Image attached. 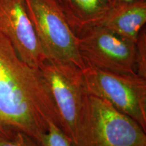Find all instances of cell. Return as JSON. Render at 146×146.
Here are the masks:
<instances>
[{
  "instance_id": "obj_3",
  "label": "cell",
  "mask_w": 146,
  "mask_h": 146,
  "mask_svg": "<svg viewBox=\"0 0 146 146\" xmlns=\"http://www.w3.org/2000/svg\"><path fill=\"white\" fill-rule=\"evenodd\" d=\"M39 70L57 110L62 129L73 142L89 96L83 70L73 64L47 58Z\"/></svg>"
},
{
  "instance_id": "obj_11",
  "label": "cell",
  "mask_w": 146,
  "mask_h": 146,
  "mask_svg": "<svg viewBox=\"0 0 146 146\" xmlns=\"http://www.w3.org/2000/svg\"><path fill=\"white\" fill-rule=\"evenodd\" d=\"M135 71L136 74L146 78V33L143 28L139 34L135 42Z\"/></svg>"
},
{
  "instance_id": "obj_6",
  "label": "cell",
  "mask_w": 146,
  "mask_h": 146,
  "mask_svg": "<svg viewBox=\"0 0 146 146\" xmlns=\"http://www.w3.org/2000/svg\"><path fill=\"white\" fill-rule=\"evenodd\" d=\"M76 36L85 65L111 72L137 74L135 43L98 26L83 29Z\"/></svg>"
},
{
  "instance_id": "obj_13",
  "label": "cell",
  "mask_w": 146,
  "mask_h": 146,
  "mask_svg": "<svg viewBox=\"0 0 146 146\" xmlns=\"http://www.w3.org/2000/svg\"><path fill=\"white\" fill-rule=\"evenodd\" d=\"M124 1H131V0H124Z\"/></svg>"
},
{
  "instance_id": "obj_5",
  "label": "cell",
  "mask_w": 146,
  "mask_h": 146,
  "mask_svg": "<svg viewBox=\"0 0 146 146\" xmlns=\"http://www.w3.org/2000/svg\"><path fill=\"white\" fill-rule=\"evenodd\" d=\"M89 96L106 100L131 117L146 132V78L111 72L85 65L83 69Z\"/></svg>"
},
{
  "instance_id": "obj_8",
  "label": "cell",
  "mask_w": 146,
  "mask_h": 146,
  "mask_svg": "<svg viewBox=\"0 0 146 146\" xmlns=\"http://www.w3.org/2000/svg\"><path fill=\"white\" fill-rule=\"evenodd\" d=\"M146 23V0H114L112 8L97 26L135 43Z\"/></svg>"
},
{
  "instance_id": "obj_9",
  "label": "cell",
  "mask_w": 146,
  "mask_h": 146,
  "mask_svg": "<svg viewBox=\"0 0 146 146\" xmlns=\"http://www.w3.org/2000/svg\"><path fill=\"white\" fill-rule=\"evenodd\" d=\"M76 35L95 27L105 17L114 0H58Z\"/></svg>"
},
{
  "instance_id": "obj_10",
  "label": "cell",
  "mask_w": 146,
  "mask_h": 146,
  "mask_svg": "<svg viewBox=\"0 0 146 146\" xmlns=\"http://www.w3.org/2000/svg\"><path fill=\"white\" fill-rule=\"evenodd\" d=\"M40 146H74L61 127L52 123L39 142Z\"/></svg>"
},
{
  "instance_id": "obj_7",
  "label": "cell",
  "mask_w": 146,
  "mask_h": 146,
  "mask_svg": "<svg viewBox=\"0 0 146 146\" xmlns=\"http://www.w3.org/2000/svg\"><path fill=\"white\" fill-rule=\"evenodd\" d=\"M0 32L25 62L39 69L46 56L29 17L25 0H0Z\"/></svg>"
},
{
  "instance_id": "obj_4",
  "label": "cell",
  "mask_w": 146,
  "mask_h": 146,
  "mask_svg": "<svg viewBox=\"0 0 146 146\" xmlns=\"http://www.w3.org/2000/svg\"><path fill=\"white\" fill-rule=\"evenodd\" d=\"M47 59L71 63L83 69L77 36L69 24L58 0H25Z\"/></svg>"
},
{
  "instance_id": "obj_2",
  "label": "cell",
  "mask_w": 146,
  "mask_h": 146,
  "mask_svg": "<svg viewBox=\"0 0 146 146\" xmlns=\"http://www.w3.org/2000/svg\"><path fill=\"white\" fill-rule=\"evenodd\" d=\"M74 146H146L145 131L106 100L88 96Z\"/></svg>"
},
{
  "instance_id": "obj_12",
  "label": "cell",
  "mask_w": 146,
  "mask_h": 146,
  "mask_svg": "<svg viewBox=\"0 0 146 146\" xmlns=\"http://www.w3.org/2000/svg\"><path fill=\"white\" fill-rule=\"evenodd\" d=\"M0 146H40L34 139L18 132L10 137H0Z\"/></svg>"
},
{
  "instance_id": "obj_1",
  "label": "cell",
  "mask_w": 146,
  "mask_h": 146,
  "mask_svg": "<svg viewBox=\"0 0 146 146\" xmlns=\"http://www.w3.org/2000/svg\"><path fill=\"white\" fill-rule=\"evenodd\" d=\"M52 123L61 127L41 71L25 62L0 32V137L21 132L39 143Z\"/></svg>"
}]
</instances>
